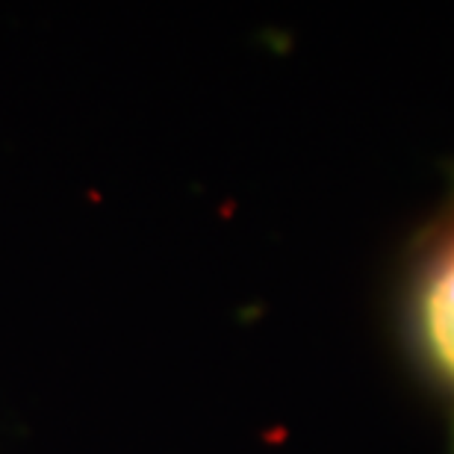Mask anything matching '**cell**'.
Wrapping results in <instances>:
<instances>
[{"label": "cell", "mask_w": 454, "mask_h": 454, "mask_svg": "<svg viewBox=\"0 0 454 454\" xmlns=\"http://www.w3.org/2000/svg\"><path fill=\"white\" fill-rule=\"evenodd\" d=\"M419 331L431 363L454 384V236L425 271L419 289Z\"/></svg>", "instance_id": "cell-1"}]
</instances>
